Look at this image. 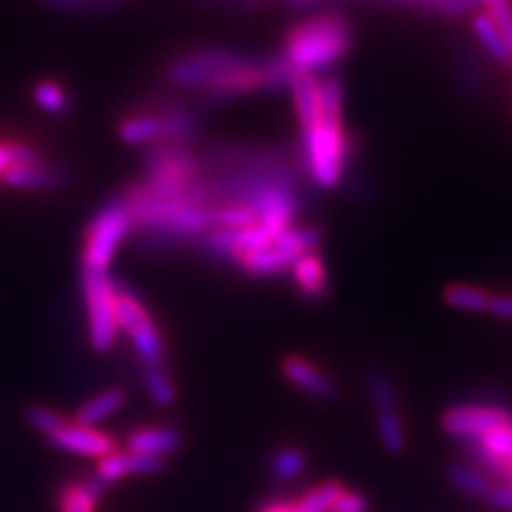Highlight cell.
Here are the masks:
<instances>
[{
  "label": "cell",
  "mask_w": 512,
  "mask_h": 512,
  "mask_svg": "<svg viewBox=\"0 0 512 512\" xmlns=\"http://www.w3.org/2000/svg\"><path fill=\"white\" fill-rule=\"evenodd\" d=\"M293 71L282 58L254 60L235 52H190L169 67L173 84L205 90L214 96H235L291 82Z\"/></svg>",
  "instance_id": "1"
},
{
  "label": "cell",
  "mask_w": 512,
  "mask_h": 512,
  "mask_svg": "<svg viewBox=\"0 0 512 512\" xmlns=\"http://www.w3.org/2000/svg\"><path fill=\"white\" fill-rule=\"evenodd\" d=\"M352 45V28L342 15H316L288 28L282 60L293 73H314L340 62Z\"/></svg>",
  "instance_id": "2"
},
{
  "label": "cell",
  "mask_w": 512,
  "mask_h": 512,
  "mask_svg": "<svg viewBox=\"0 0 512 512\" xmlns=\"http://www.w3.org/2000/svg\"><path fill=\"white\" fill-rule=\"evenodd\" d=\"M301 133L310 178L320 188H335L342 180L346 158L350 154L342 120L323 118L308 128H301Z\"/></svg>",
  "instance_id": "3"
},
{
  "label": "cell",
  "mask_w": 512,
  "mask_h": 512,
  "mask_svg": "<svg viewBox=\"0 0 512 512\" xmlns=\"http://www.w3.org/2000/svg\"><path fill=\"white\" fill-rule=\"evenodd\" d=\"M133 227V214L126 199H116L94 216L86 231L84 246V269L107 271L114 259L122 239Z\"/></svg>",
  "instance_id": "4"
},
{
  "label": "cell",
  "mask_w": 512,
  "mask_h": 512,
  "mask_svg": "<svg viewBox=\"0 0 512 512\" xmlns=\"http://www.w3.org/2000/svg\"><path fill=\"white\" fill-rule=\"evenodd\" d=\"M84 293L90 320V344L94 350L105 352L116 342V284L109 280L107 271L84 269Z\"/></svg>",
  "instance_id": "5"
},
{
  "label": "cell",
  "mask_w": 512,
  "mask_h": 512,
  "mask_svg": "<svg viewBox=\"0 0 512 512\" xmlns=\"http://www.w3.org/2000/svg\"><path fill=\"white\" fill-rule=\"evenodd\" d=\"M146 173L148 182L169 184V186H186L197 182L199 163L180 143H165L154 148L146 156Z\"/></svg>",
  "instance_id": "6"
},
{
  "label": "cell",
  "mask_w": 512,
  "mask_h": 512,
  "mask_svg": "<svg viewBox=\"0 0 512 512\" xmlns=\"http://www.w3.org/2000/svg\"><path fill=\"white\" fill-rule=\"evenodd\" d=\"M508 423H512L508 412L498 406H483V404L455 406V408H448L442 414V427L446 434L466 442L483 436L485 431L493 427L508 425Z\"/></svg>",
  "instance_id": "7"
},
{
  "label": "cell",
  "mask_w": 512,
  "mask_h": 512,
  "mask_svg": "<svg viewBox=\"0 0 512 512\" xmlns=\"http://www.w3.org/2000/svg\"><path fill=\"white\" fill-rule=\"evenodd\" d=\"M50 444L58 451L64 453H75V455H86L103 459L111 453H116V440L109 438L103 431H96L92 427L82 425H67L62 427L56 434L50 436Z\"/></svg>",
  "instance_id": "8"
},
{
  "label": "cell",
  "mask_w": 512,
  "mask_h": 512,
  "mask_svg": "<svg viewBox=\"0 0 512 512\" xmlns=\"http://www.w3.org/2000/svg\"><path fill=\"white\" fill-rule=\"evenodd\" d=\"M165 470V461L160 457L150 455H137V453H111L99 461V468H96V476H99L103 483H116V480L137 474V476H152L160 474Z\"/></svg>",
  "instance_id": "9"
},
{
  "label": "cell",
  "mask_w": 512,
  "mask_h": 512,
  "mask_svg": "<svg viewBox=\"0 0 512 512\" xmlns=\"http://www.w3.org/2000/svg\"><path fill=\"white\" fill-rule=\"evenodd\" d=\"M118 135L124 143H131V146L169 139L167 111H146V114L128 116L120 122Z\"/></svg>",
  "instance_id": "10"
},
{
  "label": "cell",
  "mask_w": 512,
  "mask_h": 512,
  "mask_svg": "<svg viewBox=\"0 0 512 512\" xmlns=\"http://www.w3.org/2000/svg\"><path fill=\"white\" fill-rule=\"evenodd\" d=\"M182 442H184L182 434L173 427L137 429L126 438V446H128V451H131V453L160 457V459L178 451Z\"/></svg>",
  "instance_id": "11"
},
{
  "label": "cell",
  "mask_w": 512,
  "mask_h": 512,
  "mask_svg": "<svg viewBox=\"0 0 512 512\" xmlns=\"http://www.w3.org/2000/svg\"><path fill=\"white\" fill-rule=\"evenodd\" d=\"M67 173L60 167H52L45 163L37 165H24V167H11L5 175L3 182L11 188L22 190H52L67 184Z\"/></svg>",
  "instance_id": "12"
},
{
  "label": "cell",
  "mask_w": 512,
  "mask_h": 512,
  "mask_svg": "<svg viewBox=\"0 0 512 512\" xmlns=\"http://www.w3.org/2000/svg\"><path fill=\"white\" fill-rule=\"evenodd\" d=\"M282 372L288 380L295 384V387L310 393L312 397L327 399L335 391L333 382L323 372H320L316 365H312L310 361L301 359V357H286L282 363Z\"/></svg>",
  "instance_id": "13"
},
{
  "label": "cell",
  "mask_w": 512,
  "mask_h": 512,
  "mask_svg": "<svg viewBox=\"0 0 512 512\" xmlns=\"http://www.w3.org/2000/svg\"><path fill=\"white\" fill-rule=\"evenodd\" d=\"M293 276L301 293L308 299L323 297L327 291V271L323 259L316 252L301 254L293 263Z\"/></svg>",
  "instance_id": "14"
},
{
  "label": "cell",
  "mask_w": 512,
  "mask_h": 512,
  "mask_svg": "<svg viewBox=\"0 0 512 512\" xmlns=\"http://www.w3.org/2000/svg\"><path fill=\"white\" fill-rule=\"evenodd\" d=\"M124 399H126V393L122 389H109L101 395H96L94 399H90L88 404L79 408V412L75 416V423L82 427H92L96 423H101L107 419V416L120 410Z\"/></svg>",
  "instance_id": "15"
},
{
  "label": "cell",
  "mask_w": 512,
  "mask_h": 512,
  "mask_svg": "<svg viewBox=\"0 0 512 512\" xmlns=\"http://www.w3.org/2000/svg\"><path fill=\"white\" fill-rule=\"evenodd\" d=\"M442 297L448 306L468 312H487L491 303V293L487 288L474 284H448Z\"/></svg>",
  "instance_id": "16"
},
{
  "label": "cell",
  "mask_w": 512,
  "mask_h": 512,
  "mask_svg": "<svg viewBox=\"0 0 512 512\" xmlns=\"http://www.w3.org/2000/svg\"><path fill=\"white\" fill-rule=\"evenodd\" d=\"M114 310H116V323L118 327H122L124 331L131 333L133 329L150 323V314L146 310V306L126 288H120L116 284V299H114Z\"/></svg>",
  "instance_id": "17"
},
{
  "label": "cell",
  "mask_w": 512,
  "mask_h": 512,
  "mask_svg": "<svg viewBox=\"0 0 512 512\" xmlns=\"http://www.w3.org/2000/svg\"><path fill=\"white\" fill-rule=\"evenodd\" d=\"M128 335H131L133 346L137 350V355L141 357L143 365L163 363L165 342H163V335H160V331L156 329L154 320H150V323L133 329Z\"/></svg>",
  "instance_id": "18"
},
{
  "label": "cell",
  "mask_w": 512,
  "mask_h": 512,
  "mask_svg": "<svg viewBox=\"0 0 512 512\" xmlns=\"http://www.w3.org/2000/svg\"><path fill=\"white\" fill-rule=\"evenodd\" d=\"M239 263H242V267L252 276L280 274V271H284V269H288V267L293 265V261L288 259V256H284L278 248H274V244H271L265 250L252 252V254L244 256V259L239 261Z\"/></svg>",
  "instance_id": "19"
},
{
  "label": "cell",
  "mask_w": 512,
  "mask_h": 512,
  "mask_svg": "<svg viewBox=\"0 0 512 512\" xmlns=\"http://www.w3.org/2000/svg\"><path fill=\"white\" fill-rule=\"evenodd\" d=\"M342 493H344V485L338 483V480H329V483L310 489L299 502L293 504V510L295 512H331L333 504L338 502Z\"/></svg>",
  "instance_id": "20"
},
{
  "label": "cell",
  "mask_w": 512,
  "mask_h": 512,
  "mask_svg": "<svg viewBox=\"0 0 512 512\" xmlns=\"http://www.w3.org/2000/svg\"><path fill=\"white\" fill-rule=\"evenodd\" d=\"M378 434L391 455H402L406 451L404 423L395 410H378Z\"/></svg>",
  "instance_id": "21"
},
{
  "label": "cell",
  "mask_w": 512,
  "mask_h": 512,
  "mask_svg": "<svg viewBox=\"0 0 512 512\" xmlns=\"http://www.w3.org/2000/svg\"><path fill=\"white\" fill-rule=\"evenodd\" d=\"M448 480H451L461 493H468L483 500L487 498V493L491 489V483L485 474H480L470 466H463V463H453V466L448 468Z\"/></svg>",
  "instance_id": "22"
},
{
  "label": "cell",
  "mask_w": 512,
  "mask_h": 512,
  "mask_svg": "<svg viewBox=\"0 0 512 512\" xmlns=\"http://www.w3.org/2000/svg\"><path fill=\"white\" fill-rule=\"evenodd\" d=\"M43 163V156L22 141H0V180L11 167Z\"/></svg>",
  "instance_id": "23"
},
{
  "label": "cell",
  "mask_w": 512,
  "mask_h": 512,
  "mask_svg": "<svg viewBox=\"0 0 512 512\" xmlns=\"http://www.w3.org/2000/svg\"><path fill=\"white\" fill-rule=\"evenodd\" d=\"M474 30L478 39L483 41V45L487 47V52L495 58V60H508L510 58V47L506 45L500 28L495 26V22L489 18V13H478L474 18Z\"/></svg>",
  "instance_id": "24"
},
{
  "label": "cell",
  "mask_w": 512,
  "mask_h": 512,
  "mask_svg": "<svg viewBox=\"0 0 512 512\" xmlns=\"http://www.w3.org/2000/svg\"><path fill=\"white\" fill-rule=\"evenodd\" d=\"M256 214L252 207L242 205V203H231V205H222V207H214L212 210V224L220 229H231V231H239L256 224Z\"/></svg>",
  "instance_id": "25"
},
{
  "label": "cell",
  "mask_w": 512,
  "mask_h": 512,
  "mask_svg": "<svg viewBox=\"0 0 512 512\" xmlns=\"http://www.w3.org/2000/svg\"><path fill=\"white\" fill-rule=\"evenodd\" d=\"M274 244V235H271L259 222L252 224V227L235 231V259L242 261L244 256L265 250Z\"/></svg>",
  "instance_id": "26"
},
{
  "label": "cell",
  "mask_w": 512,
  "mask_h": 512,
  "mask_svg": "<svg viewBox=\"0 0 512 512\" xmlns=\"http://www.w3.org/2000/svg\"><path fill=\"white\" fill-rule=\"evenodd\" d=\"M143 372H146V387L150 397L158 406L169 408L175 404V389L173 382L169 380L167 372L163 370V363L158 365H143Z\"/></svg>",
  "instance_id": "27"
},
{
  "label": "cell",
  "mask_w": 512,
  "mask_h": 512,
  "mask_svg": "<svg viewBox=\"0 0 512 512\" xmlns=\"http://www.w3.org/2000/svg\"><path fill=\"white\" fill-rule=\"evenodd\" d=\"M32 96H35V103L41 109L50 111V114H64L69 109V94L54 79H43V82H39Z\"/></svg>",
  "instance_id": "28"
},
{
  "label": "cell",
  "mask_w": 512,
  "mask_h": 512,
  "mask_svg": "<svg viewBox=\"0 0 512 512\" xmlns=\"http://www.w3.org/2000/svg\"><path fill=\"white\" fill-rule=\"evenodd\" d=\"M271 474L278 480H293L297 478L303 468H306V457H303L297 448H282L271 459Z\"/></svg>",
  "instance_id": "29"
},
{
  "label": "cell",
  "mask_w": 512,
  "mask_h": 512,
  "mask_svg": "<svg viewBox=\"0 0 512 512\" xmlns=\"http://www.w3.org/2000/svg\"><path fill=\"white\" fill-rule=\"evenodd\" d=\"M367 391H370L372 397V404L376 406V410H395L397 408V393L393 387V380L382 374L376 372L367 380Z\"/></svg>",
  "instance_id": "30"
},
{
  "label": "cell",
  "mask_w": 512,
  "mask_h": 512,
  "mask_svg": "<svg viewBox=\"0 0 512 512\" xmlns=\"http://www.w3.org/2000/svg\"><path fill=\"white\" fill-rule=\"evenodd\" d=\"M26 421L30 427H35L41 434H45L50 438L56 431H60L62 427H67L69 421L64 419V416L56 410L50 408H43V406H32L26 410Z\"/></svg>",
  "instance_id": "31"
},
{
  "label": "cell",
  "mask_w": 512,
  "mask_h": 512,
  "mask_svg": "<svg viewBox=\"0 0 512 512\" xmlns=\"http://www.w3.org/2000/svg\"><path fill=\"white\" fill-rule=\"evenodd\" d=\"M60 512H94L96 502L86 493L82 483L64 485L58 498Z\"/></svg>",
  "instance_id": "32"
},
{
  "label": "cell",
  "mask_w": 512,
  "mask_h": 512,
  "mask_svg": "<svg viewBox=\"0 0 512 512\" xmlns=\"http://www.w3.org/2000/svg\"><path fill=\"white\" fill-rule=\"evenodd\" d=\"M480 5L487 7L489 18L500 28L506 45L512 52V5L510 0H480Z\"/></svg>",
  "instance_id": "33"
},
{
  "label": "cell",
  "mask_w": 512,
  "mask_h": 512,
  "mask_svg": "<svg viewBox=\"0 0 512 512\" xmlns=\"http://www.w3.org/2000/svg\"><path fill=\"white\" fill-rule=\"evenodd\" d=\"M365 510H367V502L363 495L346 491V489L331 508V512H365Z\"/></svg>",
  "instance_id": "34"
},
{
  "label": "cell",
  "mask_w": 512,
  "mask_h": 512,
  "mask_svg": "<svg viewBox=\"0 0 512 512\" xmlns=\"http://www.w3.org/2000/svg\"><path fill=\"white\" fill-rule=\"evenodd\" d=\"M485 500L495 508L512 512V485H491Z\"/></svg>",
  "instance_id": "35"
},
{
  "label": "cell",
  "mask_w": 512,
  "mask_h": 512,
  "mask_svg": "<svg viewBox=\"0 0 512 512\" xmlns=\"http://www.w3.org/2000/svg\"><path fill=\"white\" fill-rule=\"evenodd\" d=\"M480 5V0H442L440 11L446 15H461L476 9Z\"/></svg>",
  "instance_id": "36"
},
{
  "label": "cell",
  "mask_w": 512,
  "mask_h": 512,
  "mask_svg": "<svg viewBox=\"0 0 512 512\" xmlns=\"http://www.w3.org/2000/svg\"><path fill=\"white\" fill-rule=\"evenodd\" d=\"M487 312L500 318H512V295H491Z\"/></svg>",
  "instance_id": "37"
},
{
  "label": "cell",
  "mask_w": 512,
  "mask_h": 512,
  "mask_svg": "<svg viewBox=\"0 0 512 512\" xmlns=\"http://www.w3.org/2000/svg\"><path fill=\"white\" fill-rule=\"evenodd\" d=\"M261 512H295V510H293V504H282V502H276V504H269V506H265Z\"/></svg>",
  "instance_id": "38"
}]
</instances>
